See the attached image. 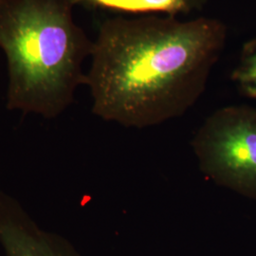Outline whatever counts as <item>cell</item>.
<instances>
[{
    "label": "cell",
    "mask_w": 256,
    "mask_h": 256,
    "mask_svg": "<svg viewBox=\"0 0 256 256\" xmlns=\"http://www.w3.org/2000/svg\"><path fill=\"white\" fill-rule=\"evenodd\" d=\"M200 170L220 187L256 200V108L214 111L191 142Z\"/></svg>",
    "instance_id": "cell-3"
},
{
    "label": "cell",
    "mask_w": 256,
    "mask_h": 256,
    "mask_svg": "<svg viewBox=\"0 0 256 256\" xmlns=\"http://www.w3.org/2000/svg\"><path fill=\"white\" fill-rule=\"evenodd\" d=\"M74 0H0V48L7 58V108L60 115L86 84L93 41L72 16Z\"/></svg>",
    "instance_id": "cell-2"
},
{
    "label": "cell",
    "mask_w": 256,
    "mask_h": 256,
    "mask_svg": "<svg viewBox=\"0 0 256 256\" xmlns=\"http://www.w3.org/2000/svg\"><path fill=\"white\" fill-rule=\"evenodd\" d=\"M232 79L243 95L256 100V37L243 45Z\"/></svg>",
    "instance_id": "cell-6"
},
{
    "label": "cell",
    "mask_w": 256,
    "mask_h": 256,
    "mask_svg": "<svg viewBox=\"0 0 256 256\" xmlns=\"http://www.w3.org/2000/svg\"><path fill=\"white\" fill-rule=\"evenodd\" d=\"M74 5L116 10L133 14H164L174 16L203 8L206 0H74Z\"/></svg>",
    "instance_id": "cell-5"
},
{
    "label": "cell",
    "mask_w": 256,
    "mask_h": 256,
    "mask_svg": "<svg viewBox=\"0 0 256 256\" xmlns=\"http://www.w3.org/2000/svg\"><path fill=\"white\" fill-rule=\"evenodd\" d=\"M226 40L227 27L212 18L104 21L86 74L92 112L137 129L182 117L206 90Z\"/></svg>",
    "instance_id": "cell-1"
},
{
    "label": "cell",
    "mask_w": 256,
    "mask_h": 256,
    "mask_svg": "<svg viewBox=\"0 0 256 256\" xmlns=\"http://www.w3.org/2000/svg\"><path fill=\"white\" fill-rule=\"evenodd\" d=\"M0 245L6 256H80L68 241L40 229L16 202L2 192Z\"/></svg>",
    "instance_id": "cell-4"
}]
</instances>
